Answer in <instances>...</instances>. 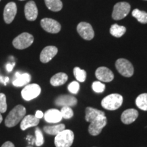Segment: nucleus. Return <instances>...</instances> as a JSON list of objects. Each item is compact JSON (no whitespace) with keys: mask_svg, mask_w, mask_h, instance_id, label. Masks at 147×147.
Wrapping results in <instances>:
<instances>
[{"mask_svg":"<svg viewBox=\"0 0 147 147\" xmlns=\"http://www.w3.org/2000/svg\"><path fill=\"white\" fill-rule=\"evenodd\" d=\"M145 1H147V0H145Z\"/></svg>","mask_w":147,"mask_h":147,"instance_id":"4c0bfd02","label":"nucleus"},{"mask_svg":"<svg viewBox=\"0 0 147 147\" xmlns=\"http://www.w3.org/2000/svg\"><path fill=\"white\" fill-rule=\"evenodd\" d=\"M48 9L53 12H59L63 8V3L61 0H45Z\"/></svg>","mask_w":147,"mask_h":147,"instance_id":"5701e85b","label":"nucleus"},{"mask_svg":"<svg viewBox=\"0 0 147 147\" xmlns=\"http://www.w3.org/2000/svg\"><path fill=\"white\" fill-rule=\"evenodd\" d=\"M131 6L127 2H119L114 6L112 17L114 20H121L129 13Z\"/></svg>","mask_w":147,"mask_h":147,"instance_id":"423d86ee","label":"nucleus"},{"mask_svg":"<svg viewBox=\"0 0 147 147\" xmlns=\"http://www.w3.org/2000/svg\"><path fill=\"white\" fill-rule=\"evenodd\" d=\"M35 135H36V145L37 146H40L44 144L45 142V140H44L43 134L40 128L37 127L36 129V131H35Z\"/></svg>","mask_w":147,"mask_h":147,"instance_id":"c85d7f7f","label":"nucleus"},{"mask_svg":"<svg viewBox=\"0 0 147 147\" xmlns=\"http://www.w3.org/2000/svg\"><path fill=\"white\" fill-rule=\"evenodd\" d=\"M68 76L66 74L63 72H59L56 74L51 78L50 82L51 85L53 87H59V86L63 85L67 82Z\"/></svg>","mask_w":147,"mask_h":147,"instance_id":"412c9836","label":"nucleus"},{"mask_svg":"<svg viewBox=\"0 0 147 147\" xmlns=\"http://www.w3.org/2000/svg\"><path fill=\"white\" fill-rule=\"evenodd\" d=\"M77 32L80 36L86 40H91L94 38V31L89 23L81 22L77 26Z\"/></svg>","mask_w":147,"mask_h":147,"instance_id":"9d476101","label":"nucleus"},{"mask_svg":"<svg viewBox=\"0 0 147 147\" xmlns=\"http://www.w3.org/2000/svg\"><path fill=\"white\" fill-rule=\"evenodd\" d=\"M126 32V28L124 26H120L117 24H114L110 27V33L116 38H121Z\"/></svg>","mask_w":147,"mask_h":147,"instance_id":"b1692460","label":"nucleus"},{"mask_svg":"<svg viewBox=\"0 0 147 147\" xmlns=\"http://www.w3.org/2000/svg\"><path fill=\"white\" fill-rule=\"evenodd\" d=\"M38 10L34 1H29L25 6V17L29 21H34L38 17Z\"/></svg>","mask_w":147,"mask_h":147,"instance_id":"4468645a","label":"nucleus"},{"mask_svg":"<svg viewBox=\"0 0 147 147\" xmlns=\"http://www.w3.org/2000/svg\"><path fill=\"white\" fill-rule=\"evenodd\" d=\"M105 116V113L103 111L99 110L96 108H93L91 107H87L85 110V120L87 122L91 123L95 119L102 117Z\"/></svg>","mask_w":147,"mask_h":147,"instance_id":"aec40b11","label":"nucleus"},{"mask_svg":"<svg viewBox=\"0 0 147 147\" xmlns=\"http://www.w3.org/2000/svg\"><path fill=\"white\" fill-rule=\"evenodd\" d=\"M17 12V7L14 2H9L5 5L3 10V19L5 23L10 24L14 21Z\"/></svg>","mask_w":147,"mask_h":147,"instance_id":"9b49d317","label":"nucleus"},{"mask_svg":"<svg viewBox=\"0 0 147 147\" xmlns=\"http://www.w3.org/2000/svg\"><path fill=\"white\" fill-rule=\"evenodd\" d=\"M74 75L78 82H84L87 78V72L84 69H80V67H76L73 70Z\"/></svg>","mask_w":147,"mask_h":147,"instance_id":"bb28decb","label":"nucleus"},{"mask_svg":"<svg viewBox=\"0 0 147 147\" xmlns=\"http://www.w3.org/2000/svg\"><path fill=\"white\" fill-rule=\"evenodd\" d=\"M41 93V88L37 84H27L21 91L22 97L26 101L36 98Z\"/></svg>","mask_w":147,"mask_h":147,"instance_id":"0eeeda50","label":"nucleus"},{"mask_svg":"<svg viewBox=\"0 0 147 147\" xmlns=\"http://www.w3.org/2000/svg\"><path fill=\"white\" fill-rule=\"evenodd\" d=\"M40 25L46 32L51 34H57L61 29V26L59 22L49 18L42 19L40 21Z\"/></svg>","mask_w":147,"mask_h":147,"instance_id":"1a4fd4ad","label":"nucleus"},{"mask_svg":"<svg viewBox=\"0 0 147 147\" xmlns=\"http://www.w3.org/2000/svg\"><path fill=\"white\" fill-rule=\"evenodd\" d=\"M34 38L32 34L25 32L16 37L12 41V45L15 49L23 50L30 47L34 42Z\"/></svg>","mask_w":147,"mask_h":147,"instance_id":"20e7f679","label":"nucleus"},{"mask_svg":"<svg viewBox=\"0 0 147 147\" xmlns=\"http://www.w3.org/2000/svg\"><path fill=\"white\" fill-rule=\"evenodd\" d=\"M132 16L138 20V21L140 23H147V12L144 11L140 10L138 9H134L132 11Z\"/></svg>","mask_w":147,"mask_h":147,"instance_id":"393cba45","label":"nucleus"},{"mask_svg":"<svg viewBox=\"0 0 147 147\" xmlns=\"http://www.w3.org/2000/svg\"><path fill=\"white\" fill-rule=\"evenodd\" d=\"M95 76L99 81L109 82L114 79V74L108 67H100L95 71Z\"/></svg>","mask_w":147,"mask_h":147,"instance_id":"f8f14e48","label":"nucleus"},{"mask_svg":"<svg viewBox=\"0 0 147 147\" xmlns=\"http://www.w3.org/2000/svg\"><path fill=\"white\" fill-rule=\"evenodd\" d=\"M6 110V97H5V94L0 93V113H4Z\"/></svg>","mask_w":147,"mask_h":147,"instance_id":"7c9ffc66","label":"nucleus"},{"mask_svg":"<svg viewBox=\"0 0 147 147\" xmlns=\"http://www.w3.org/2000/svg\"><path fill=\"white\" fill-rule=\"evenodd\" d=\"M1 147H15L14 144L12 142H10V141H7L5 143H3Z\"/></svg>","mask_w":147,"mask_h":147,"instance_id":"72a5a7b5","label":"nucleus"},{"mask_svg":"<svg viewBox=\"0 0 147 147\" xmlns=\"http://www.w3.org/2000/svg\"><path fill=\"white\" fill-rule=\"evenodd\" d=\"M0 1H1V0H0Z\"/></svg>","mask_w":147,"mask_h":147,"instance_id":"58836bf2","label":"nucleus"},{"mask_svg":"<svg viewBox=\"0 0 147 147\" xmlns=\"http://www.w3.org/2000/svg\"><path fill=\"white\" fill-rule=\"evenodd\" d=\"M40 123V119L36 118L35 115H27L24 117L21 123V129L22 130H25L32 127L38 125Z\"/></svg>","mask_w":147,"mask_h":147,"instance_id":"6ab92c4d","label":"nucleus"},{"mask_svg":"<svg viewBox=\"0 0 147 147\" xmlns=\"http://www.w3.org/2000/svg\"><path fill=\"white\" fill-rule=\"evenodd\" d=\"M136 104L140 109L147 111V93H142L138 96Z\"/></svg>","mask_w":147,"mask_h":147,"instance_id":"a878e982","label":"nucleus"},{"mask_svg":"<svg viewBox=\"0 0 147 147\" xmlns=\"http://www.w3.org/2000/svg\"><path fill=\"white\" fill-rule=\"evenodd\" d=\"M138 117V112L134 108H130L125 110L121 117V121L124 124L129 125L134 123Z\"/></svg>","mask_w":147,"mask_h":147,"instance_id":"f3484780","label":"nucleus"},{"mask_svg":"<svg viewBox=\"0 0 147 147\" xmlns=\"http://www.w3.org/2000/svg\"><path fill=\"white\" fill-rule=\"evenodd\" d=\"M74 134L70 129H64L55 138V145L56 147H70L73 144Z\"/></svg>","mask_w":147,"mask_h":147,"instance_id":"f03ea898","label":"nucleus"},{"mask_svg":"<svg viewBox=\"0 0 147 147\" xmlns=\"http://www.w3.org/2000/svg\"><path fill=\"white\" fill-rule=\"evenodd\" d=\"M35 116H36V118H38V119H41V118H42V117H44V113H42L41 110H37Z\"/></svg>","mask_w":147,"mask_h":147,"instance_id":"473e14b6","label":"nucleus"},{"mask_svg":"<svg viewBox=\"0 0 147 147\" xmlns=\"http://www.w3.org/2000/svg\"><path fill=\"white\" fill-rule=\"evenodd\" d=\"M2 121H3V117H2V116H1V113H0V123L2 122Z\"/></svg>","mask_w":147,"mask_h":147,"instance_id":"c9c22d12","label":"nucleus"},{"mask_svg":"<svg viewBox=\"0 0 147 147\" xmlns=\"http://www.w3.org/2000/svg\"><path fill=\"white\" fill-rule=\"evenodd\" d=\"M107 124V118L106 116H102L90 123L89 126V134L92 136H97L102 132V129Z\"/></svg>","mask_w":147,"mask_h":147,"instance_id":"6e6552de","label":"nucleus"},{"mask_svg":"<svg viewBox=\"0 0 147 147\" xmlns=\"http://www.w3.org/2000/svg\"><path fill=\"white\" fill-rule=\"evenodd\" d=\"M20 1H25V0H20Z\"/></svg>","mask_w":147,"mask_h":147,"instance_id":"e433bc0d","label":"nucleus"},{"mask_svg":"<svg viewBox=\"0 0 147 147\" xmlns=\"http://www.w3.org/2000/svg\"><path fill=\"white\" fill-rule=\"evenodd\" d=\"M14 66V63H13L12 64H11V63L7 64L6 69H7V70H8V71H9V72H10V71H12V69H13Z\"/></svg>","mask_w":147,"mask_h":147,"instance_id":"f704fd0d","label":"nucleus"},{"mask_svg":"<svg viewBox=\"0 0 147 147\" xmlns=\"http://www.w3.org/2000/svg\"><path fill=\"white\" fill-rule=\"evenodd\" d=\"M58 49L54 46H49L45 47L40 53V61L44 63L49 62L57 54Z\"/></svg>","mask_w":147,"mask_h":147,"instance_id":"ddd939ff","label":"nucleus"},{"mask_svg":"<svg viewBox=\"0 0 147 147\" xmlns=\"http://www.w3.org/2000/svg\"><path fill=\"white\" fill-rule=\"evenodd\" d=\"M31 77L30 74L28 73H20L16 72L15 74V79L12 82L14 86L17 87H23V86L27 85L29 84V82L31 81Z\"/></svg>","mask_w":147,"mask_h":147,"instance_id":"a211bd4d","label":"nucleus"},{"mask_svg":"<svg viewBox=\"0 0 147 147\" xmlns=\"http://www.w3.org/2000/svg\"><path fill=\"white\" fill-rule=\"evenodd\" d=\"M44 118L45 121L49 123H57L63 119L61 115L60 110L54 109V108L48 110L44 114Z\"/></svg>","mask_w":147,"mask_h":147,"instance_id":"dca6fc26","label":"nucleus"},{"mask_svg":"<svg viewBox=\"0 0 147 147\" xmlns=\"http://www.w3.org/2000/svg\"><path fill=\"white\" fill-rule=\"evenodd\" d=\"M26 115V109L22 105H17L9 113L5 120V125L8 127L16 126Z\"/></svg>","mask_w":147,"mask_h":147,"instance_id":"f257e3e1","label":"nucleus"},{"mask_svg":"<svg viewBox=\"0 0 147 147\" xmlns=\"http://www.w3.org/2000/svg\"><path fill=\"white\" fill-rule=\"evenodd\" d=\"M67 89L70 93L73 94H76L80 89V84L77 81H73L69 84Z\"/></svg>","mask_w":147,"mask_h":147,"instance_id":"2f4dec72","label":"nucleus"},{"mask_svg":"<svg viewBox=\"0 0 147 147\" xmlns=\"http://www.w3.org/2000/svg\"><path fill=\"white\" fill-rule=\"evenodd\" d=\"M61 115L63 119H69L74 116L73 110L69 106H63L60 110Z\"/></svg>","mask_w":147,"mask_h":147,"instance_id":"cd10ccee","label":"nucleus"},{"mask_svg":"<svg viewBox=\"0 0 147 147\" xmlns=\"http://www.w3.org/2000/svg\"><path fill=\"white\" fill-rule=\"evenodd\" d=\"M55 104L58 106H69L73 107L77 104V100L75 97L69 95H62L59 96L55 101Z\"/></svg>","mask_w":147,"mask_h":147,"instance_id":"2eb2a0df","label":"nucleus"},{"mask_svg":"<svg viewBox=\"0 0 147 147\" xmlns=\"http://www.w3.org/2000/svg\"><path fill=\"white\" fill-rule=\"evenodd\" d=\"M92 89L96 93H103L105 91L106 86L100 81H95L92 84Z\"/></svg>","mask_w":147,"mask_h":147,"instance_id":"c756f323","label":"nucleus"},{"mask_svg":"<svg viewBox=\"0 0 147 147\" xmlns=\"http://www.w3.org/2000/svg\"><path fill=\"white\" fill-rule=\"evenodd\" d=\"M65 126L64 124H58L52 126H45L44 127V131L49 135L56 136L59 133L65 129Z\"/></svg>","mask_w":147,"mask_h":147,"instance_id":"4be33fe9","label":"nucleus"},{"mask_svg":"<svg viewBox=\"0 0 147 147\" xmlns=\"http://www.w3.org/2000/svg\"><path fill=\"white\" fill-rule=\"evenodd\" d=\"M122 95L117 93H113L103 99L102 101V106L104 108L108 110H115L120 108L123 104Z\"/></svg>","mask_w":147,"mask_h":147,"instance_id":"7ed1b4c3","label":"nucleus"},{"mask_svg":"<svg viewBox=\"0 0 147 147\" xmlns=\"http://www.w3.org/2000/svg\"><path fill=\"white\" fill-rule=\"evenodd\" d=\"M116 68L119 74L125 77H131L134 74V69L131 62L125 59H119L115 63Z\"/></svg>","mask_w":147,"mask_h":147,"instance_id":"39448f33","label":"nucleus"}]
</instances>
